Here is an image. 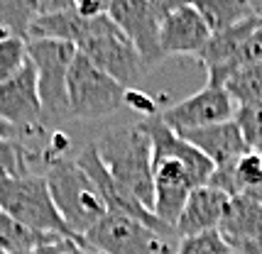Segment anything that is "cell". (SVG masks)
<instances>
[{"label":"cell","mask_w":262,"mask_h":254,"mask_svg":"<svg viewBox=\"0 0 262 254\" xmlns=\"http://www.w3.org/2000/svg\"><path fill=\"white\" fill-rule=\"evenodd\" d=\"M182 137L186 142H191L199 151H204L216 169L235 166L240 162V157H245L250 151L245 139H243L240 127L235 125V120H226V122H218V125L191 130V132H184Z\"/></svg>","instance_id":"5bb4252c"},{"label":"cell","mask_w":262,"mask_h":254,"mask_svg":"<svg viewBox=\"0 0 262 254\" xmlns=\"http://www.w3.org/2000/svg\"><path fill=\"white\" fill-rule=\"evenodd\" d=\"M235 125L243 132V139L250 151H262V100L235 108Z\"/></svg>","instance_id":"603a6c76"},{"label":"cell","mask_w":262,"mask_h":254,"mask_svg":"<svg viewBox=\"0 0 262 254\" xmlns=\"http://www.w3.org/2000/svg\"><path fill=\"white\" fill-rule=\"evenodd\" d=\"M113 0H74V12L81 15L83 20H93L108 12Z\"/></svg>","instance_id":"83f0119b"},{"label":"cell","mask_w":262,"mask_h":254,"mask_svg":"<svg viewBox=\"0 0 262 254\" xmlns=\"http://www.w3.org/2000/svg\"><path fill=\"white\" fill-rule=\"evenodd\" d=\"M39 15L37 0H0V30L27 39L30 27Z\"/></svg>","instance_id":"ffe728a7"},{"label":"cell","mask_w":262,"mask_h":254,"mask_svg":"<svg viewBox=\"0 0 262 254\" xmlns=\"http://www.w3.org/2000/svg\"><path fill=\"white\" fill-rule=\"evenodd\" d=\"M191 5L201 12L211 32L235 27V24L245 22L248 17L257 15L252 8V0H196Z\"/></svg>","instance_id":"e0dca14e"},{"label":"cell","mask_w":262,"mask_h":254,"mask_svg":"<svg viewBox=\"0 0 262 254\" xmlns=\"http://www.w3.org/2000/svg\"><path fill=\"white\" fill-rule=\"evenodd\" d=\"M235 254H238V252H235Z\"/></svg>","instance_id":"74e56055"},{"label":"cell","mask_w":262,"mask_h":254,"mask_svg":"<svg viewBox=\"0 0 262 254\" xmlns=\"http://www.w3.org/2000/svg\"><path fill=\"white\" fill-rule=\"evenodd\" d=\"M149 10L157 15V20L160 22H164L169 15H174L177 10H182V8H186V5H191L189 0H147Z\"/></svg>","instance_id":"f1b7e54d"},{"label":"cell","mask_w":262,"mask_h":254,"mask_svg":"<svg viewBox=\"0 0 262 254\" xmlns=\"http://www.w3.org/2000/svg\"><path fill=\"white\" fill-rule=\"evenodd\" d=\"M3 35H5V32H3V30H0V37H3Z\"/></svg>","instance_id":"d6a6232c"},{"label":"cell","mask_w":262,"mask_h":254,"mask_svg":"<svg viewBox=\"0 0 262 254\" xmlns=\"http://www.w3.org/2000/svg\"><path fill=\"white\" fill-rule=\"evenodd\" d=\"M223 88L228 91V95L238 108L262 100V61L248 64L243 69L233 71L228 76V81L223 83Z\"/></svg>","instance_id":"d6986e66"},{"label":"cell","mask_w":262,"mask_h":254,"mask_svg":"<svg viewBox=\"0 0 262 254\" xmlns=\"http://www.w3.org/2000/svg\"><path fill=\"white\" fill-rule=\"evenodd\" d=\"M174 254H235V249L228 244V240L218 230L201 232L191 237H182Z\"/></svg>","instance_id":"cb8c5ba5"},{"label":"cell","mask_w":262,"mask_h":254,"mask_svg":"<svg viewBox=\"0 0 262 254\" xmlns=\"http://www.w3.org/2000/svg\"><path fill=\"white\" fill-rule=\"evenodd\" d=\"M125 86L108 76L83 54H76L67 79L69 115L74 120H101L125 105Z\"/></svg>","instance_id":"8992f818"},{"label":"cell","mask_w":262,"mask_h":254,"mask_svg":"<svg viewBox=\"0 0 262 254\" xmlns=\"http://www.w3.org/2000/svg\"><path fill=\"white\" fill-rule=\"evenodd\" d=\"M27 52L37 71V86H39L45 115H69L67 79L79 49L69 42H57V39H32L27 42Z\"/></svg>","instance_id":"52a82bcc"},{"label":"cell","mask_w":262,"mask_h":254,"mask_svg":"<svg viewBox=\"0 0 262 254\" xmlns=\"http://www.w3.org/2000/svg\"><path fill=\"white\" fill-rule=\"evenodd\" d=\"M189 3H196V0H189Z\"/></svg>","instance_id":"d590c367"},{"label":"cell","mask_w":262,"mask_h":254,"mask_svg":"<svg viewBox=\"0 0 262 254\" xmlns=\"http://www.w3.org/2000/svg\"><path fill=\"white\" fill-rule=\"evenodd\" d=\"M30 61V52H27V39L15 35L0 37V86L10 81L12 76H17L25 69V64Z\"/></svg>","instance_id":"44dd1931"},{"label":"cell","mask_w":262,"mask_h":254,"mask_svg":"<svg viewBox=\"0 0 262 254\" xmlns=\"http://www.w3.org/2000/svg\"><path fill=\"white\" fill-rule=\"evenodd\" d=\"M235 252H238V254H262V237L250 240V242H245V244H240Z\"/></svg>","instance_id":"4dcf8cb0"},{"label":"cell","mask_w":262,"mask_h":254,"mask_svg":"<svg viewBox=\"0 0 262 254\" xmlns=\"http://www.w3.org/2000/svg\"><path fill=\"white\" fill-rule=\"evenodd\" d=\"M0 254H3V249H0Z\"/></svg>","instance_id":"8d00e7d4"},{"label":"cell","mask_w":262,"mask_h":254,"mask_svg":"<svg viewBox=\"0 0 262 254\" xmlns=\"http://www.w3.org/2000/svg\"><path fill=\"white\" fill-rule=\"evenodd\" d=\"M108 15L115 20V24L125 32V37L135 44L145 66L157 64L164 59L160 46V27L162 22L157 15L149 10L147 0H113Z\"/></svg>","instance_id":"8fae6325"},{"label":"cell","mask_w":262,"mask_h":254,"mask_svg":"<svg viewBox=\"0 0 262 254\" xmlns=\"http://www.w3.org/2000/svg\"><path fill=\"white\" fill-rule=\"evenodd\" d=\"M260 162H262V151H260Z\"/></svg>","instance_id":"836d02e7"},{"label":"cell","mask_w":262,"mask_h":254,"mask_svg":"<svg viewBox=\"0 0 262 254\" xmlns=\"http://www.w3.org/2000/svg\"><path fill=\"white\" fill-rule=\"evenodd\" d=\"M125 105L140 115V120H147V117L160 115V108H157V100L149 95V93L140 91V88H127L125 91Z\"/></svg>","instance_id":"4316f807"},{"label":"cell","mask_w":262,"mask_h":254,"mask_svg":"<svg viewBox=\"0 0 262 254\" xmlns=\"http://www.w3.org/2000/svg\"><path fill=\"white\" fill-rule=\"evenodd\" d=\"M25 254H34V252H25Z\"/></svg>","instance_id":"e575fe53"},{"label":"cell","mask_w":262,"mask_h":254,"mask_svg":"<svg viewBox=\"0 0 262 254\" xmlns=\"http://www.w3.org/2000/svg\"><path fill=\"white\" fill-rule=\"evenodd\" d=\"M42 117L45 110L37 86V71L32 61H27L17 76H12L10 81L0 86V120L12 125L25 139L32 135H45Z\"/></svg>","instance_id":"9c48e42d"},{"label":"cell","mask_w":262,"mask_h":254,"mask_svg":"<svg viewBox=\"0 0 262 254\" xmlns=\"http://www.w3.org/2000/svg\"><path fill=\"white\" fill-rule=\"evenodd\" d=\"M30 159H34V154L20 139H10L0 135V179L30 173V166H27Z\"/></svg>","instance_id":"7402d4cb"},{"label":"cell","mask_w":262,"mask_h":254,"mask_svg":"<svg viewBox=\"0 0 262 254\" xmlns=\"http://www.w3.org/2000/svg\"><path fill=\"white\" fill-rule=\"evenodd\" d=\"M211 27L194 5L169 15L160 27V46L164 57H199V52L211 39Z\"/></svg>","instance_id":"7c38bea8"},{"label":"cell","mask_w":262,"mask_h":254,"mask_svg":"<svg viewBox=\"0 0 262 254\" xmlns=\"http://www.w3.org/2000/svg\"><path fill=\"white\" fill-rule=\"evenodd\" d=\"M137 125L152 142L155 215L174 230L191 191L208 186L216 166L204 151H199L191 142L177 135L164 122L162 113L147 120H140Z\"/></svg>","instance_id":"6da1fadb"},{"label":"cell","mask_w":262,"mask_h":254,"mask_svg":"<svg viewBox=\"0 0 262 254\" xmlns=\"http://www.w3.org/2000/svg\"><path fill=\"white\" fill-rule=\"evenodd\" d=\"M218 232L228 240L233 249H238L240 244L250 242V240L262 237V203L248 193L230 198L226 218L221 222Z\"/></svg>","instance_id":"9a60e30c"},{"label":"cell","mask_w":262,"mask_h":254,"mask_svg":"<svg viewBox=\"0 0 262 254\" xmlns=\"http://www.w3.org/2000/svg\"><path fill=\"white\" fill-rule=\"evenodd\" d=\"M230 196L218 191L213 186H201L191 191V196L184 206L182 215L177 220V237H191V235H201V232H213L221 230V222L226 218Z\"/></svg>","instance_id":"4fadbf2b"},{"label":"cell","mask_w":262,"mask_h":254,"mask_svg":"<svg viewBox=\"0 0 262 254\" xmlns=\"http://www.w3.org/2000/svg\"><path fill=\"white\" fill-rule=\"evenodd\" d=\"M39 3V15L47 12H61V10H74V0H37Z\"/></svg>","instance_id":"f546056e"},{"label":"cell","mask_w":262,"mask_h":254,"mask_svg":"<svg viewBox=\"0 0 262 254\" xmlns=\"http://www.w3.org/2000/svg\"><path fill=\"white\" fill-rule=\"evenodd\" d=\"M34 254H101L98 249H93L86 240H76V237H54L45 242L42 247H37Z\"/></svg>","instance_id":"484cf974"},{"label":"cell","mask_w":262,"mask_h":254,"mask_svg":"<svg viewBox=\"0 0 262 254\" xmlns=\"http://www.w3.org/2000/svg\"><path fill=\"white\" fill-rule=\"evenodd\" d=\"M45 179L61 218L76 237L83 240L108 215L101 191L96 188L91 176L79 166L76 157L74 159L64 157L52 162Z\"/></svg>","instance_id":"3957f363"},{"label":"cell","mask_w":262,"mask_h":254,"mask_svg":"<svg viewBox=\"0 0 262 254\" xmlns=\"http://www.w3.org/2000/svg\"><path fill=\"white\" fill-rule=\"evenodd\" d=\"M96 144L103 166L133 196L155 213V169H152V142L140 125H123L105 130Z\"/></svg>","instance_id":"7a4b0ae2"},{"label":"cell","mask_w":262,"mask_h":254,"mask_svg":"<svg viewBox=\"0 0 262 254\" xmlns=\"http://www.w3.org/2000/svg\"><path fill=\"white\" fill-rule=\"evenodd\" d=\"M61 237V235H42V232L30 230L27 225L17 222L10 218L5 210L0 208V249L3 254H25L34 252L37 247H42L45 242Z\"/></svg>","instance_id":"ac0fdd59"},{"label":"cell","mask_w":262,"mask_h":254,"mask_svg":"<svg viewBox=\"0 0 262 254\" xmlns=\"http://www.w3.org/2000/svg\"><path fill=\"white\" fill-rule=\"evenodd\" d=\"M83 240L101 254H174L179 244L177 237H164L137 220L113 213H108Z\"/></svg>","instance_id":"ba28073f"},{"label":"cell","mask_w":262,"mask_h":254,"mask_svg":"<svg viewBox=\"0 0 262 254\" xmlns=\"http://www.w3.org/2000/svg\"><path fill=\"white\" fill-rule=\"evenodd\" d=\"M0 135H3V137H10V139H23V135H20L15 127L8 125V122H3V120H0Z\"/></svg>","instance_id":"1f68e13d"},{"label":"cell","mask_w":262,"mask_h":254,"mask_svg":"<svg viewBox=\"0 0 262 254\" xmlns=\"http://www.w3.org/2000/svg\"><path fill=\"white\" fill-rule=\"evenodd\" d=\"M76 49L79 54H83L91 64H96L108 76H113L125 88H135V83L145 71V61L140 57V52L108 12L86 22L83 37Z\"/></svg>","instance_id":"5b68a950"},{"label":"cell","mask_w":262,"mask_h":254,"mask_svg":"<svg viewBox=\"0 0 262 254\" xmlns=\"http://www.w3.org/2000/svg\"><path fill=\"white\" fill-rule=\"evenodd\" d=\"M235 181H238L240 193L250 191V188H260L262 186L260 151H248L245 157H240V162L235 164Z\"/></svg>","instance_id":"d4e9b609"},{"label":"cell","mask_w":262,"mask_h":254,"mask_svg":"<svg viewBox=\"0 0 262 254\" xmlns=\"http://www.w3.org/2000/svg\"><path fill=\"white\" fill-rule=\"evenodd\" d=\"M235 108L238 105L233 103V98L228 95L226 88H216V86L206 83L201 91L191 93V95L182 98L179 103L162 110V117L177 135H184L191 130H201V127L233 120Z\"/></svg>","instance_id":"30bf717a"},{"label":"cell","mask_w":262,"mask_h":254,"mask_svg":"<svg viewBox=\"0 0 262 254\" xmlns=\"http://www.w3.org/2000/svg\"><path fill=\"white\" fill-rule=\"evenodd\" d=\"M0 208L34 232L76 237L61 218L45 176L23 173V176L0 179Z\"/></svg>","instance_id":"277c9868"},{"label":"cell","mask_w":262,"mask_h":254,"mask_svg":"<svg viewBox=\"0 0 262 254\" xmlns=\"http://www.w3.org/2000/svg\"><path fill=\"white\" fill-rule=\"evenodd\" d=\"M86 22L81 15L74 10H61V12H47V15H37V20L30 27L27 42L32 39H57V42H69V44H79Z\"/></svg>","instance_id":"2e32d148"}]
</instances>
